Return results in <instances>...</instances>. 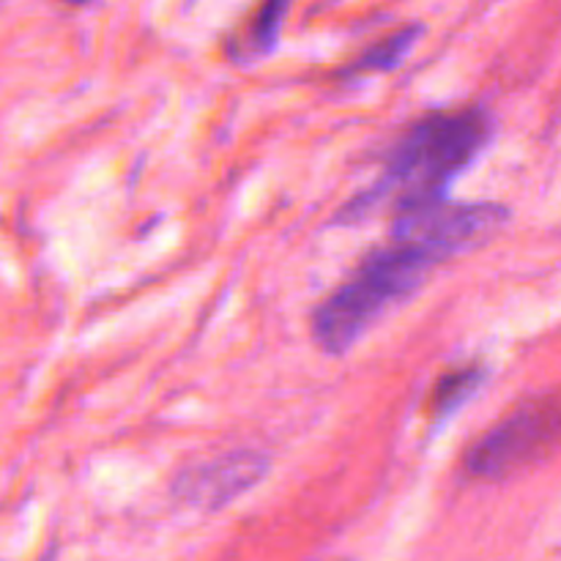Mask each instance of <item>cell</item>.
I'll return each instance as SVG.
<instances>
[{
    "instance_id": "obj_7",
    "label": "cell",
    "mask_w": 561,
    "mask_h": 561,
    "mask_svg": "<svg viewBox=\"0 0 561 561\" xmlns=\"http://www.w3.org/2000/svg\"><path fill=\"white\" fill-rule=\"evenodd\" d=\"M420 38V27L409 25L403 31L392 33L383 42L373 44L370 49L359 55L348 69L343 71V77H356V75H373V71H392L398 69L400 60L409 55V49L414 47V42Z\"/></svg>"
},
{
    "instance_id": "obj_8",
    "label": "cell",
    "mask_w": 561,
    "mask_h": 561,
    "mask_svg": "<svg viewBox=\"0 0 561 561\" xmlns=\"http://www.w3.org/2000/svg\"><path fill=\"white\" fill-rule=\"evenodd\" d=\"M290 9V0H263L257 14L252 16L247 27L244 42L239 44V58H255V55H268L279 42L285 14Z\"/></svg>"
},
{
    "instance_id": "obj_4",
    "label": "cell",
    "mask_w": 561,
    "mask_h": 561,
    "mask_svg": "<svg viewBox=\"0 0 561 561\" xmlns=\"http://www.w3.org/2000/svg\"><path fill=\"white\" fill-rule=\"evenodd\" d=\"M507 219V211L496 203H436L420 211L398 214L394 217V239L416 241L447 261L455 252L469 250L482 241V236L493 233Z\"/></svg>"
},
{
    "instance_id": "obj_9",
    "label": "cell",
    "mask_w": 561,
    "mask_h": 561,
    "mask_svg": "<svg viewBox=\"0 0 561 561\" xmlns=\"http://www.w3.org/2000/svg\"><path fill=\"white\" fill-rule=\"evenodd\" d=\"M64 3H71V5H85L88 0H64Z\"/></svg>"
},
{
    "instance_id": "obj_3",
    "label": "cell",
    "mask_w": 561,
    "mask_h": 561,
    "mask_svg": "<svg viewBox=\"0 0 561 561\" xmlns=\"http://www.w3.org/2000/svg\"><path fill=\"white\" fill-rule=\"evenodd\" d=\"M561 442V394H542L485 433L466 455L474 480L496 482L540 460Z\"/></svg>"
},
{
    "instance_id": "obj_6",
    "label": "cell",
    "mask_w": 561,
    "mask_h": 561,
    "mask_svg": "<svg viewBox=\"0 0 561 561\" xmlns=\"http://www.w3.org/2000/svg\"><path fill=\"white\" fill-rule=\"evenodd\" d=\"M482 381H485V370L477 365L458 367V370L442 376V381L433 389V420L442 422L447 420V416H453L458 409H463V405L474 398L477 389L482 387Z\"/></svg>"
},
{
    "instance_id": "obj_1",
    "label": "cell",
    "mask_w": 561,
    "mask_h": 561,
    "mask_svg": "<svg viewBox=\"0 0 561 561\" xmlns=\"http://www.w3.org/2000/svg\"><path fill=\"white\" fill-rule=\"evenodd\" d=\"M493 137V118L485 107L438 110L416 121L389 153L383 179L354 208L394 201L398 214L420 211L449 201V186L480 159Z\"/></svg>"
},
{
    "instance_id": "obj_2",
    "label": "cell",
    "mask_w": 561,
    "mask_h": 561,
    "mask_svg": "<svg viewBox=\"0 0 561 561\" xmlns=\"http://www.w3.org/2000/svg\"><path fill=\"white\" fill-rule=\"evenodd\" d=\"M444 257L416 241L394 239L359 263L354 274L312 312V337L327 354L354 348L362 334L394 305L409 299Z\"/></svg>"
},
{
    "instance_id": "obj_5",
    "label": "cell",
    "mask_w": 561,
    "mask_h": 561,
    "mask_svg": "<svg viewBox=\"0 0 561 561\" xmlns=\"http://www.w3.org/2000/svg\"><path fill=\"white\" fill-rule=\"evenodd\" d=\"M266 469V458L257 453L222 455L211 463L192 466L190 471H184L175 480V493L201 507H219V504L233 502L241 493L255 488Z\"/></svg>"
}]
</instances>
